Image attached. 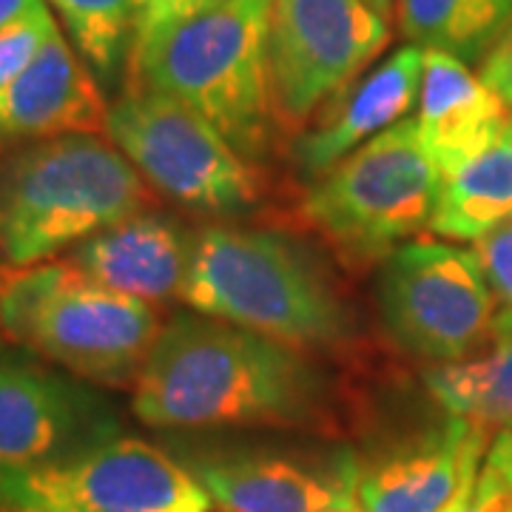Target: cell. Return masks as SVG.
<instances>
[{
    "label": "cell",
    "mask_w": 512,
    "mask_h": 512,
    "mask_svg": "<svg viewBox=\"0 0 512 512\" xmlns=\"http://www.w3.org/2000/svg\"><path fill=\"white\" fill-rule=\"evenodd\" d=\"M316 393L299 350L200 313L163 325L131 407L151 427L291 424L308 419Z\"/></svg>",
    "instance_id": "cell-1"
},
{
    "label": "cell",
    "mask_w": 512,
    "mask_h": 512,
    "mask_svg": "<svg viewBox=\"0 0 512 512\" xmlns=\"http://www.w3.org/2000/svg\"><path fill=\"white\" fill-rule=\"evenodd\" d=\"M274 0H225L137 35L128 49L126 92L174 97L220 131L242 157L268 143V29Z\"/></svg>",
    "instance_id": "cell-2"
},
{
    "label": "cell",
    "mask_w": 512,
    "mask_h": 512,
    "mask_svg": "<svg viewBox=\"0 0 512 512\" xmlns=\"http://www.w3.org/2000/svg\"><path fill=\"white\" fill-rule=\"evenodd\" d=\"M148 200L143 174L103 134L23 146L0 163V254L15 268L46 262Z\"/></svg>",
    "instance_id": "cell-3"
},
{
    "label": "cell",
    "mask_w": 512,
    "mask_h": 512,
    "mask_svg": "<svg viewBox=\"0 0 512 512\" xmlns=\"http://www.w3.org/2000/svg\"><path fill=\"white\" fill-rule=\"evenodd\" d=\"M185 302L293 350L348 336V311L305 251L271 231L217 225L194 239Z\"/></svg>",
    "instance_id": "cell-4"
},
{
    "label": "cell",
    "mask_w": 512,
    "mask_h": 512,
    "mask_svg": "<svg viewBox=\"0 0 512 512\" xmlns=\"http://www.w3.org/2000/svg\"><path fill=\"white\" fill-rule=\"evenodd\" d=\"M0 330L74 376L100 384L137 379L160 336L151 302L109 291L69 259L0 271Z\"/></svg>",
    "instance_id": "cell-5"
},
{
    "label": "cell",
    "mask_w": 512,
    "mask_h": 512,
    "mask_svg": "<svg viewBox=\"0 0 512 512\" xmlns=\"http://www.w3.org/2000/svg\"><path fill=\"white\" fill-rule=\"evenodd\" d=\"M441 188L439 165L421 146L416 117H407L325 171L305 214L342 254L373 262L430 228Z\"/></svg>",
    "instance_id": "cell-6"
},
{
    "label": "cell",
    "mask_w": 512,
    "mask_h": 512,
    "mask_svg": "<svg viewBox=\"0 0 512 512\" xmlns=\"http://www.w3.org/2000/svg\"><path fill=\"white\" fill-rule=\"evenodd\" d=\"M106 137L143 180L200 214H239L256 200L248 160L208 120L174 97L126 92L109 106Z\"/></svg>",
    "instance_id": "cell-7"
},
{
    "label": "cell",
    "mask_w": 512,
    "mask_h": 512,
    "mask_svg": "<svg viewBox=\"0 0 512 512\" xmlns=\"http://www.w3.org/2000/svg\"><path fill=\"white\" fill-rule=\"evenodd\" d=\"M211 504L191 470L140 439L0 470V512H211Z\"/></svg>",
    "instance_id": "cell-8"
},
{
    "label": "cell",
    "mask_w": 512,
    "mask_h": 512,
    "mask_svg": "<svg viewBox=\"0 0 512 512\" xmlns=\"http://www.w3.org/2000/svg\"><path fill=\"white\" fill-rule=\"evenodd\" d=\"M379 305L393 339L427 362L473 356L495 333V296L476 251L447 242H404L387 256Z\"/></svg>",
    "instance_id": "cell-9"
},
{
    "label": "cell",
    "mask_w": 512,
    "mask_h": 512,
    "mask_svg": "<svg viewBox=\"0 0 512 512\" xmlns=\"http://www.w3.org/2000/svg\"><path fill=\"white\" fill-rule=\"evenodd\" d=\"M390 40L365 0H274L268 74L274 123L302 128L330 94L345 92Z\"/></svg>",
    "instance_id": "cell-10"
},
{
    "label": "cell",
    "mask_w": 512,
    "mask_h": 512,
    "mask_svg": "<svg viewBox=\"0 0 512 512\" xmlns=\"http://www.w3.org/2000/svg\"><path fill=\"white\" fill-rule=\"evenodd\" d=\"M89 390L23 356L0 353V470L83 453L114 439Z\"/></svg>",
    "instance_id": "cell-11"
},
{
    "label": "cell",
    "mask_w": 512,
    "mask_h": 512,
    "mask_svg": "<svg viewBox=\"0 0 512 512\" xmlns=\"http://www.w3.org/2000/svg\"><path fill=\"white\" fill-rule=\"evenodd\" d=\"M487 436L464 419L367 464L356 476L359 512H467L478 487Z\"/></svg>",
    "instance_id": "cell-12"
},
{
    "label": "cell",
    "mask_w": 512,
    "mask_h": 512,
    "mask_svg": "<svg viewBox=\"0 0 512 512\" xmlns=\"http://www.w3.org/2000/svg\"><path fill=\"white\" fill-rule=\"evenodd\" d=\"M109 103L83 57L57 29L37 57L0 86V148L69 134H106Z\"/></svg>",
    "instance_id": "cell-13"
},
{
    "label": "cell",
    "mask_w": 512,
    "mask_h": 512,
    "mask_svg": "<svg viewBox=\"0 0 512 512\" xmlns=\"http://www.w3.org/2000/svg\"><path fill=\"white\" fill-rule=\"evenodd\" d=\"M191 476L225 512H353L359 467L302 464L279 456L200 461Z\"/></svg>",
    "instance_id": "cell-14"
},
{
    "label": "cell",
    "mask_w": 512,
    "mask_h": 512,
    "mask_svg": "<svg viewBox=\"0 0 512 512\" xmlns=\"http://www.w3.org/2000/svg\"><path fill=\"white\" fill-rule=\"evenodd\" d=\"M194 242L157 214H134L80 242L66 256L74 268L109 291L140 302L183 299Z\"/></svg>",
    "instance_id": "cell-15"
},
{
    "label": "cell",
    "mask_w": 512,
    "mask_h": 512,
    "mask_svg": "<svg viewBox=\"0 0 512 512\" xmlns=\"http://www.w3.org/2000/svg\"><path fill=\"white\" fill-rule=\"evenodd\" d=\"M507 120L510 106L464 60L424 52L416 128L444 180L490 148Z\"/></svg>",
    "instance_id": "cell-16"
},
{
    "label": "cell",
    "mask_w": 512,
    "mask_h": 512,
    "mask_svg": "<svg viewBox=\"0 0 512 512\" xmlns=\"http://www.w3.org/2000/svg\"><path fill=\"white\" fill-rule=\"evenodd\" d=\"M421 77L424 49L410 43L393 52L353 89H348L319 126L296 140V165L308 177H322L339 160H345L350 151L407 120V111L419 106Z\"/></svg>",
    "instance_id": "cell-17"
},
{
    "label": "cell",
    "mask_w": 512,
    "mask_h": 512,
    "mask_svg": "<svg viewBox=\"0 0 512 512\" xmlns=\"http://www.w3.org/2000/svg\"><path fill=\"white\" fill-rule=\"evenodd\" d=\"M512 217V114L473 163L444 180L430 228L447 239L476 242Z\"/></svg>",
    "instance_id": "cell-18"
},
{
    "label": "cell",
    "mask_w": 512,
    "mask_h": 512,
    "mask_svg": "<svg viewBox=\"0 0 512 512\" xmlns=\"http://www.w3.org/2000/svg\"><path fill=\"white\" fill-rule=\"evenodd\" d=\"M424 382L450 419H464L484 433H512V336L493 339L467 359L427 370Z\"/></svg>",
    "instance_id": "cell-19"
},
{
    "label": "cell",
    "mask_w": 512,
    "mask_h": 512,
    "mask_svg": "<svg viewBox=\"0 0 512 512\" xmlns=\"http://www.w3.org/2000/svg\"><path fill=\"white\" fill-rule=\"evenodd\" d=\"M402 35L424 52L481 63L512 20V0H399Z\"/></svg>",
    "instance_id": "cell-20"
},
{
    "label": "cell",
    "mask_w": 512,
    "mask_h": 512,
    "mask_svg": "<svg viewBox=\"0 0 512 512\" xmlns=\"http://www.w3.org/2000/svg\"><path fill=\"white\" fill-rule=\"evenodd\" d=\"M63 20L74 52L97 77L109 80L131 49L134 0H46Z\"/></svg>",
    "instance_id": "cell-21"
},
{
    "label": "cell",
    "mask_w": 512,
    "mask_h": 512,
    "mask_svg": "<svg viewBox=\"0 0 512 512\" xmlns=\"http://www.w3.org/2000/svg\"><path fill=\"white\" fill-rule=\"evenodd\" d=\"M57 29L60 26H57L46 0L35 6L29 15H23L12 26H6L0 32V86H6L12 77H18L35 60L37 52L49 43V37L55 35Z\"/></svg>",
    "instance_id": "cell-22"
},
{
    "label": "cell",
    "mask_w": 512,
    "mask_h": 512,
    "mask_svg": "<svg viewBox=\"0 0 512 512\" xmlns=\"http://www.w3.org/2000/svg\"><path fill=\"white\" fill-rule=\"evenodd\" d=\"M473 251L495 296V330L512 336V217L478 237Z\"/></svg>",
    "instance_id": "cell-23"
},
{
    "label": "cell",
    "mask_w": 512,
    "mask_h": 512,
    "mask_svg": "<svg viewBox=\"0 0 512 512\" xmlns=\"http://www.w3.org/2000/svg\"><path fill=\"white\" fill-rule=\"evenodd\" d=\"M481 80L493 89L512 109V20L504 35L495 40V46L481 60Z\"/></svg>",
    "instance_id": "cell-24"
},
{
    "label": "cell",
    "mask_w": 512,
    "mask_h": 512,
    "mask_svg": "<svg viewBox=\"0 0 512 512\" xmlns=\"http://www.w3.org/2000/svg\"><path fill=\"white\" fill-rule=\"evenodd\" d=\"M467 512H512V490L504 476L487 461L484 473L478 476L476 495Z\"/></svg>",
    "instance_id": "cell-25"
},
{
    "label": "cell",
    "mask_w": 512,
    "mask_h": 512,
    "mask_svg": "<svg viewBox=\"0 0 512 512\" xmlns=\"http://www.w3.org/2000/svg\"><path fill=\"white\" fill-rule=\"evenodd\" d=\"M217 3H225V0H165L163 6H160L151 18L143 20V23L134 29V37L146 35L151 29L165 26V23H171V20L191 18V15H197L202 9H211V6H217ZM134 37H131V40H134Z\"/></svg>",
    "instance_id": "cell-26"
},
{
    "label": "cell",
    "mask_w": 512,
    "mask_h": 512,
    "mask_svg": "<svg viewBox=\"0 0 512 512\" xmlns=\"http://www.w3.org/2000/svg\"><path fill=\"white\" fill-rule=\"evenodd\" d=\"M487 461L504 476L512 490V433H498V439L493 441V447L487 453Z\"/></svg>",
    "instance_id": "cell-27"
},
{
    "label": "cell",
    "mask_w": 512,
    "mask_h": 512,
    "mask_svg": "<svg viewBox=\"0 0 512 512\" xmlns=\"http://www.w3.org/2000/svg\"><path fill=\"white\" fill-rule=\"evenodd\" d=\"M40 3L43 0H0V32L6 26H12L15 20L23 18V15H29Z\"/></svg>",
    "instance_id": "cell-28"
},
{
    "label": "cell",
    "mask_w": 512,
    "mask_h": 512,
    "mask_svg": "<svg viewBox=\"0 0 512 512\" xmlns=\"http://www.w3.org/2000/svg\"><path fill=\"white\" fill-rule=\"evenodd\" d=\"M165 0H134V29L143 23V20H148L160 6H163Z\"/></svg>",
    "instance_id": "cell-29"
},
{
    "label": "cell",
    "mask_w": 512,
    "mask_h": 512,
    "mask_svg": "<svg viewBox=\"0 0 512 512\" xmlns=\"http://www.w3.org/2000/svg\"><path fill=\"white\" fill-rule=\"evenodd\" d=\"M367 6H373L382 18H387L390 15V9H393V0H365Z\"/></svg>",
    "instance_id": "cell-30"
}]
</instances>
